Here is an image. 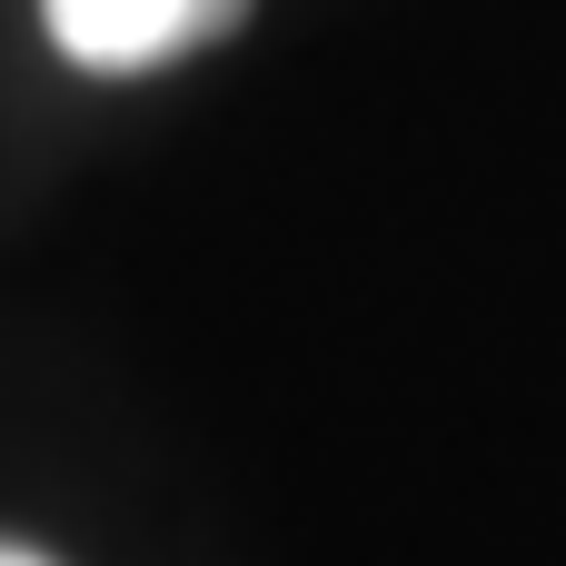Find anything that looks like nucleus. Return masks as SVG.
Masks as SVG:
<instances>
[{"instance_id": "1", "label": "nucleus", "mask_w": 566, "mask_h": 566, "mask_svg": "<svg viewBox=\"0 0 566 566\" xmlns=\"http://www.w3.org/2000/svg\"><path fill=\"white\" fill-rule=\"evenodd\" d=\"M249 0H40L50 40L80 70H159L199 40H219Z\"/></svg>"}, {"instance_id": "2", "label": "nucleus", "mask_w": 566, "mask_h": 566, "mask_svg": "<svg viewBox=\"0 0 566 566\" xmlns=\"http://www.w3.org/2000/svg\"><path fill=\"white\" fill-rule=\"evenodd\" d=\"M0 566H50V557H30V547H0Z\"/></svg>"}]
</instances>
